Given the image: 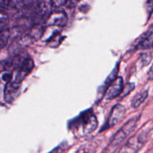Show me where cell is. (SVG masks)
<instances>
[{
	"instance_id": "19",
	"label": "cell",
	"mask_w": 153,
	"mask_h": 153,
	"mask_svg": "<svg viewBox=\"0 0 153 153\" xmlns=\"http://www.w3.org/2000/svg\"><path fill=\"white\" fill-rule=\"evenodd\" d=\"M149 74H150V79H153V65L152 68L150 69V72H149Z\"/></svg>"
},
{
	"instance_id": "2",
	"label": "cell",
	"mask_w": 153,
	"mask_h": 153,
	"mask_svg": "<svg viewBox=\"0 0 153 153\" xmlns=\"http://www.w3.org/2000/svg\"><path fill=\"white\" fill-rule=\"evenodd\" d=\"M147 140L145 131H142L137 135L133 136L123 146L118 153H137Z\"/></svg>"
},
{
	"instance_id": "16",
	"label": "cell",
	"mask_w": 153,
	"mask_h": 153,
	"mask_svg": "<svg viewBox=\"0 0 153 153\" xmlns=\"http://www.w3.org/2000/svg\"><path fill=\"white\" fill-rule=\"evenodd\" d=\"M8 20V16L7 13L4 11L0 10V24H5V22Z\"/></svg>"
},
{
	"instance_id": "5",
	"label": "cell",
	"mask_w": 153,
	"mask_h": 153,
	"mask_svg": "<svg viewBox=\"0 0 153 153\" xmlns=\"http://www.w3.org/2000/svg\"><path fill=\"white\" fill-rule=\"evenodd\" d=\"M34 61L31 58H25L17 67V71L13 81L21 84L22 80L31 73L34 68Z\"/></svg>"
},
{
	"instance_id": "6",
	"label": "cell",
	"mask_w": 153,
	"mask_h": 153,
	"mask_svg": "<svg viewBox=\"0 0 153 153\" xmlns=\"http://www.w3.org/2000/svg\"><path fill=\"white\" fill-rule=\"evenodd\" d=\"M20 83L14 81L6 84L4 90V99L6 102L11 103L17 98L20 91Z\"/></svg>"
},
{
	"instance_id": "3",
	"label": "cell",
	"mask_w": 153,
	"mask_h": 153,
	"mask_svg": "<svg viewBox=\"0 0 153 153\" xmlns=\"http://www.w3.org/2000/svg\"><path fill=\"white\" fill-rule=\"evenodd\" d=\"M79 124L82 126L84 134L92 133L98 126V120L92 112H85L79 119Z\"/></svg>"
},
{
	"instance_id": "1",
	"label": "cell",
	"mask_w": 153,
	"mask_h": 153,
	"mask_svg": "<svg viewBox=\"0 0 153 153\" xmlns=\"http://www.w3.org/2000/svg\"><path fill=\"white\" fill-rule=\"evenodd\" d=\"M140 120V116L134 117L132 119L127 121L119 131L113 136V138L111 140L109 146L111 148H116L119 144H120L137 127V123Z\"/></svg>"
},
{
	"instance_id": "20",
	"label": "cell",
	"mask_w": 153,
	"mask_h": 153,
	"mask_svg": "<svg viewBox=\"0 0 153 153\" xmlns=\"http://www.w3.org/2000/svg\"><path fill=\"white\" fill-rule=\"evenodd\" d=\"M2 24H0V33H1V31H3V30H2Z\"/></svg>"
},
{
	"instance_id": "9",
	"label": "cell",
	"mask_w": 153,
	"mask_h": 153,
	"mask_svg": "<svg viewBox=\"0 0 153 153\" xmlns=\"http://www.w3.org/2000/svg\"><path fill=\"white\" fill-rule=\"evenodd\" d=\"M151 46H153V25L143 34L138 44L140 49H148Z\"/></svg>"
},
{
	"instance_id": "11",
	"label": "cell",
	"mask_w": 153,
	"mask_h": 153,
	"mask_svg": "<svg viewBox=\"0 0 153 153\" xmlns=\"http://www.w3.org/2000/svg\"><path fill=\"white\" fill-rule=\"evenodd\" d=\"M10 37V30H3V31L0 33V50H1L3 48H4L7 46Z\"/></svg>"
},
{
	"instance_id": "7",
	"label": "cell",
	"mask_w": 153,
	"mask_h": 153,
	"mask_svg": "<svg viewBox=\"0 0 153 153\" xmlns=\"http://www.w3.org/2000/svg\"><path fill=\"white\" fill-rule=\"evenodd\" d=\"M123 88V80L121 77H117L108 88L105 93V99L107 100H112L116 99L122 94Z\"/></svg>"
},
{
	"instance_id": "18",
	"label": "cell",
	"mask_w": 153,
	"mask_h": 153,
	"mask_svg": "<svg viewBox=\"0 0 153 153\" xmlns=\"http://www.w3.org/2000/svg\"><path fill=\"white\" fill-rule=\"evenodd\" d=\"M146 7H147V10L149 13L153 12V0H148L147 4H146Z\"/></svg>"
},
{
	"instance_id": "13",
	"label": "cell",
	"mask_w": 153,
	"mask_h": 153,
	"mask_svg": "<svg viewBox=\"0 0 153 153\" xmlns=\"http://www.w3.org/2000/svg\"><path fill=\"white\" fill-rule=\"evenodd\" d=\"M134 87H135V85H134V83H130V82H128L126 85H124L123 91L122 94H123L124 96L128 95L129 93H131V91L134 89Z\"/></svg>"
},
{
	"instance_id": "14",
	"label": "cell",
	"mask_w": 153,
	"mask_h": 153,
	"mask_svg": "<svg viewBox=\"0 0 153 153\" xmlns=\"http://www.w3.org/2000/svg\"><path fill=\"white\" fill-rule=\"evenodd\" d=\"M69 0H51V5L53 7H59L64 5Z\"/></svg>"
},
{
	"instance_id": "8",
	"label": "cell",
	"mask_w": 153,
	"mask_h": 153,
	"mask_svg": "<svg viewBox=\"0 0 153 153\" xmlns=\"http://www.w3.org/2000/svg\"><path fill=\"white\" fill-rule=\"evenodd\" d=\"M126 114V108L123 105L117 104L114 106L108 120V127L114 126L122 121Z\"/></svg>"
},
{
	"instance_id": "4",
	"label": "cell",
	"mask_w": 153,
	"mask_h": 153,
	"mask_svg": "<svg viewBox=\"0 0 153 153\" xmlns=\"http://www.w3.org/2000/svg\"><path fill=\"white\" fill-rule=\"evenodd\" d=\"M67 21L68 18L65 12L63 10H55L48 16L46 23L47 26L62 28L67 25Z\"/></svg>"
},
{
	"instance_id": "15",
	"label": "cell",
	"mask_w": 153,
	"mask_h": 153,
	"mask_svg": "<svg viewBox=\"0 0 153 153\" xmlns=\"http://www.w3.org/2000/svg\"><path fill=\"white\" fill-rule=\"evenodd\" d=\"M10 6L13 8L21 9L24 6L23 0H12Z\"/></svg>"
},
{
	"instance_id": "12",
	"label": "cell",
	"mask_w": 153,
	"mask_h": 153,
	"mask_svg": "<svg viewBox=\"0 0 153 153\" xmlns=\"http://www.w3.org/2000/svg\"><path fill=\"white\" fill-rule=\"evenodd\" d=\"M152 58V55L150 52H146V53L143 54L141 55L140 58V61L141 62V64H143V66H147L149 63L151 62Z\"/></svg>"
},
{
	"instance_id": "17",
	"label": "cell",
	"mask_w": 153,
	"mask_h": 153,
	"mask_svg": "<svg viewBox=\"0 0 153 153\" xmlns=\"http://www.w3.org/2000/svg\"><path fill=\"white\" fill-rule=\"evenodd\" d=\"M12 0H0V7L1 8H7L10 6Z\"/></svg>"
},
{
	"instance_id": "10",
	"label": "cell",
	"mask_w": 153,
	"mask_h": 153,
	"mask_svg": "<svg viewBox=\"0 0 153 153\" xmlns=\"http://www.w3.org/2000/svg\"><path fill=\"white\" fill-rule=\"evenodd\" d=\"M147 97L148 91H143L138 93L137 95H135L133 97L132 101H131V106H132L134 108H137L140 107V106L144 102V101L146 100Z\"/></svg>"
}]
</instances>
